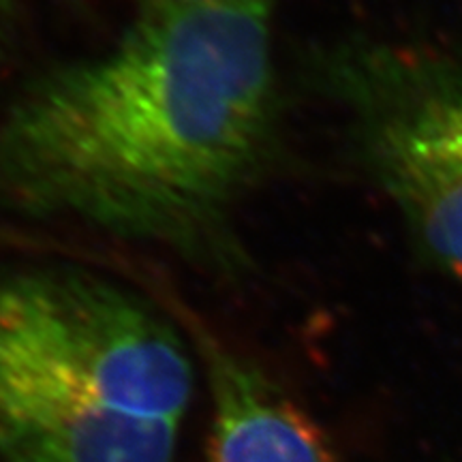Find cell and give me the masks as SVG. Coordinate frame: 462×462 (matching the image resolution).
Segmentation results:
<instances>
[{
    "mask_svg": "<svg viewBox=\"0 0 462 462\" xmlns=\"http://www.w3.org/2000/svg\"><path fill=\"white\" fill-rule=\"evenodd\" d=\"M279 142L274 0L137 9L106 50L22 86L0 120V195L238 273L240 206Z\"/></svg>",
    "mask_w": 462,
    "mask_h": 462,
    "instance_id": "6da1fadb",
    "label": "cell"
},
{
    "mask_svg": "<svg viewBox=\"0 0 462 462\" xmlns=\"http://www.w3.org/2000/svg\"><path fill=\"white\" fill-rule=\"evenodd\" d=\"M310 79L420 262L462 289V54L356 34L313 51Z\"/></svg>",
    "mask_w": 462,
    "mask_h": 462,
    "instance_id": "7a4b0ae2",
    "label": "cell"
},
{
    "mask_svg": "<svg viewBox=\"0 0 462 462\" xmlns=\"http://www.w3.org/2000/svg\"><path fill=\"white\" fill-rule=\"evenodd\" d=\"M0 381L180 421L195 366L176 328L137 293L50 265L0 276Z\"/></svg>",
    "mask_w": 462,
    "mask_h": 462,
    "instance_id": "3957f363",
    "label": "cell"
},
{
    "mask_svg": "<svg viewBox=\"0 0 462 462\" xmlns=\"http://www.w3.org/2000/svg\"><path fill=\"white\" fill-rule=\"evenodd\" d=\"M178 426L0 381L3 462H173Z\"/></svg>",
    "mask_w": 462,
    "mask_h": 462,
    "instance_id": "277c9868",
    "label": "cell"
},
{
    "mask_svg": "<svg viewBox=\"0 0 462 462\" xmlns=\"http://www.w3.org/2000/svg\"><path fill=\"white\" fill-rule=\"evenodd\" d=\"M212 398L210 462H337L315 420L255 362L195 330Z\"/></svg>",
    "mask_w": 462,
    "mask_h": 462,
    "instance_id": "5b68a950",
    "label": "cell"
},
{
    "mask_svg": "<svg viewBox=\"0 0 462 462\" xmlns=\"http://www.w3.org/2000/svg\"><path fill=\"white\" fill-rule=\"evenodd\" d=\"M24 15V0H0V65L14 48Z\"/></svg>",
    "mask_w": 462,
    "mask_h": 462,
    "instance_id": "8992f818",
    "label": "cell"
},
{
    "mask_svg": "<svg viewBox=\"0 0 462 462\" xmlns=\"http://www.w3.org/2000/svg\"><path fill=\"white\" fill-rule=\"evenodd\" d=\"M210 3V0H137V9H161V7H180V5Z\"/></svg>",
    "mask_w": 462,
    "mask_h": 462,
    "instance_id": "52a82bcc",
    "label": "cell"
}]
</instances>
